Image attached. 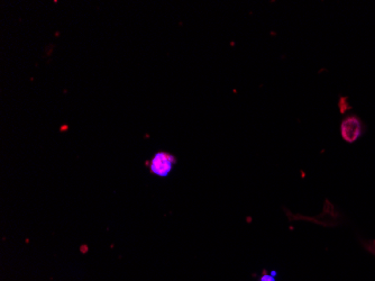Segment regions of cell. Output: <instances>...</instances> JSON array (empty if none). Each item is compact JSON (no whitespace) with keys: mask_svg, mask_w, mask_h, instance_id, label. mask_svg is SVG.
<instances>
[{"mask_svg":"<svg viewBox=\"0 0 375 281\" xmlns=\"http://www.w3.org/2000/svg\"><path fill=\"white\" fill-rule=\"evenodd\" d=\"M271 275L275 278V277L277 275V272H276V271H274V270H273V271H271Z\"/></svg>","mask_w":375,"mask_h":281,"instance_id":"obj_4","label":"cell"},{"mask_svg":"<svg viewBox=\"0 0 375 281\" xmlns=\"http://www.w3.org/2000/svg\"><path fill=\"white\" fill-rule=\"evenodd\" d=\"M175 163L176 159L172 154L166 152H157L150 160V171L155 176L165 178L172 172Z\"/></svg>","mask_w":375,"mask_h":281,"instance_id":"obj_2","label":"cell"},{"mask_svg":"<svg viewBox=\"0 0 375 281\" xmlns=\"http://www.w3.org/2000/svg\"><path fill=\"white\" fill-rule=\"evenodd\" d=\"M260 281H275V278H274V277H272L271 275H262V277H261Z\"/></svg>","mask_w":375,"mask_h":281,"instance_id":"obj_3","label":"cell"},{"mask_svg":"<svg viewBox=\"0 0 375 281\" xmlns=\"http://www.w3.org/2000/svg\"><path fill=\"white\" fill-rule=\"evenodd\" d=\"M365 129V124L356 115H349L340 123V135L347 143H355L364 135Z\"/></svg>","mask_w":375,"mask_h":281,"instance_id":"obj_1","label":"cell"}]
</instances>
